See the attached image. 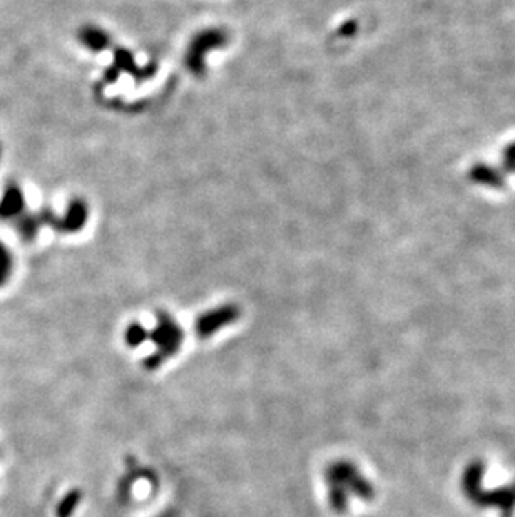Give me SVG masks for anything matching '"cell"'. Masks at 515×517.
Segmentation results:
<instances>
[{
	"label": "cell",
	"mask_w": 515,
	"mask_h": 517,
	"mask_svg": "<svg viewBox=\"0 0 515 517\" xmlns=\"http://www.w3.org/2000/svg\"><path fill=\"white\" fill-rule=\"evenodd\" d=\"M23 208V194L17 184L7 186L0 201V218L10 220L14 216H21Z\"/></svg>",
	"instance_id": "obj_1"
},
{
	"label": "cell",
	"mask_w": 515,
	"mask_h": 517,
	"mask_svg": "<svg viewBox=\"0 0 515 517\" xmlns=\"http://www.w3.org/2000/svg\"><path fill=\"white\" fill-rule=\"evenodd\" d=\"M81 39L91 49H101L105 44L104 34L99 29H84L81 32Z\"/></svg>",
	"instance_id": "obj_2"
},
{
	"label": "cell",
	"mask_w": 515,
	"mask_h": 517,
	"mask_svg": "<svg viewBox=\"0 0 515 517\" xmlns=\"http://www.w3.org/2000/svg\"><path fill=\"white\" fill-rule=\"evenodd\" d=\"M10 271H12L10 253H9V250H7L6 244L0 241V285H2V283H6V279L10 275Z\"/></svg>",
	"instance_id": "obj_3"
},
{
	"label": "cell",
	"mask_w": 515,
	"mask_h": 517,
	"mask_svg": "<svg viewBox=\"0 0 515 517\" xmlns=\"http://www.w3.org/2000/svg\"><path fill=\"white\" fill-rule=\"evenodd\" d=\"M0 154H2V147H0Z\"/></svg>",
	"instance_id": "obj_4"
}]
</instances>
